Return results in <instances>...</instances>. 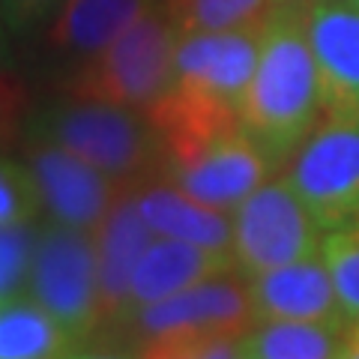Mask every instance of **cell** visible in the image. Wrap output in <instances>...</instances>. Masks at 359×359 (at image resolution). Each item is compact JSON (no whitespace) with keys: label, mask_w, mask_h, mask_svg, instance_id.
<instances>
[{"label":"cell","mask_w":359,"mask_h":359,"mask_svg":"<svg viewBox=\"0 0 359 359\" xmlns=\"http://www.w3.org/2000/svg\"><path fill=\"white\" fill-rule=\"evenodd\" d=\"M21 135L27 141L57 144L129 189L150 183L153 174L165 168L162 141L147 111L84 99L66 90L33 105L21 123Z\"/></svg>","instance_id":"7a4b0ae2"},{"label":"cell","mask_w":359,"mask_h":359,"mask_svg":"<svg viewBox=\"0 0 359 359\" xmlns=\"http://www.w3.org/2000/svg\"><path fill=\"white\" fill-rule=\"evenodd\" d=\"M117 327H123L129 339L141 344L162 335H245L255 327L249 285L240 269H231L180 290L174 297L132 309Z\"/></svg>","instance_id":"52a82bcc"},{"label":"cell","mask_w":359,"mask_h":359,"mask_svg":"<svg viewBox=\"0 0 359 359\" xmlns=\"http://www.w3.org/2000/svg\"><path fill=\"white\" fill-rule=\"evenodd\" d=\"M177 33H222L261 25L269 0H165Z\"/></svg>","instance_id":"d6986e66"},{"label":"cell","mask_w":359,"mask_h":359,"mask_svg":"<svg viewBox=\"0 0 359 359\" xmlns=\"http://www.w3.org/2000/svg\"><path fill=\"white\" fill-rule=\"evenodd\" d=\"M75 351L57 320L30 297L0 306V359H63Z\"/></svg>","instance_id":"ac0fdd59"},{"label":"cell","mask_w":359,"mask_h":359,"mask_svg":"<svg viewBox=\"0 0 359 359\" xmlns=\"http://www.w3.org/2000/svg\"><path fill=\"white\" fill-rule=\"evenodd\" d=\"M341 359H359V320L351 323V332H347V344Z\"/></svg>","instance_id":"4316f807"},{"label":"cell","mask_w":359,"mask_h":359,"mask_svg":"<svg viewBox=\"0 0 359 359\" xmlns=\"http://www.w3.org/2000/svg\"><path fill=\"white\" fill-rule=\"evenodd\" d=\"M261 25L222 33H180L171 90L240 117L261 57Z\"/></svg>","instance_id":"ba28073f"},{"label":"cell","mask_w":359,"mask_h":359,"mask_svg":"<svg viewBox=\"0 0 359 359\" xmlns=\"http://www.w3.org/2000/svg\"><path fill=\"white\" fill-rule=\"evenodd\" d=\"M231 255L245 278L320 255L327 237L287 177H269L257 186L231 212Z\"/></svg>","instance_id":"5b68a950"},{"label":"cell","mask_w":359,"mask_h":359,"mask_svg":"<svg viewBox=\"0 0 359 359\" xmlns=\"http://www.w3.org/2000/svg\"><path fill=\"white\" fill-rule=\"evenodd\" d=\"M21 159L36 186L42 219L75 231H96L117 198L129 189L57 144L25 138Z\"/></svg>","instance_id":"30bf717a"},{"label":"cell","mask_w":359,"mask_h":359,"mask_svg":"<svg viewBox=\"0 0 359 359\" xmlns=\"http://www.w3.org/2000/svg\"><path fill=\"white\" fill-rule=\"evenodd\" d=\"M13 33H9L6 21L0 18V105L9 96H15V75H13Z\"/></svg>","instance_id":"d4e9b609"},{"label":"cell","mask_w":359,"mask_h":359,"mask_svg":"<svg viewBox=\"0 0 359 359\" xmlns=\"http://www.w3.org/2000/svg\"><path fill=\"white\" fill-rule=\"evenodd\" d=\"M42 207L25 159L0 156V228L4 224L39 222Z\"/></svg>","instance_id":"603a6c76"},{"label":"cell","mask_w":359,"mask_h":359,"mask_svg":"<svg viewBox=\"0 0 359 359\" xmlns=\"http://www.w3.org/2000/svg\"><path fill=\"white\" fill-rule=\"evenodd\" d=\"M156 4L159 0H63L54 18L30 39L36 42L39 66L63 84Z\"/></svg>","instance_id":"8fae6325"},{"label":"cell","mask_w":359,"mask_h":359,"mask_svg":"<svg viewBox=\"0 0 359 359\" xmlns=\"http://www.w3.org/2000/svg\"><path fill=\"white\" fill-rule=\"evenodd\" d=\"M138 189V186H135ZM135 189H126L102 224L93 231L96 237V257H99V287H102V311L105 327H117L123 314L129 311V290L132 276L141 255L156 240L150 224L144 222Z\"/></svg>","instance_id":"5bb4252c"},{"label":"cell","mask_w":359,"mask_h":359,"mask_svg":"<svg viewBox=\"0 0 359 359\" xmlns=\"http://www.w3.org/2000/svg\"><path fill=\"white\" fill-rule=\"evenodd\" d=\"M273 6H309L311 0H269Z\"/></svg>","instance_id":"83f0119b"},{"label":"cell","mask_w":359,"mask_h":359,"mask_svg":"<svg viewBox=\"0 0 359 359\" xmlns=\"http://www.w3.org/2000/svg\"><path fill=\"white\" fill-rule=\"evenodd\" d=\"M257 320H302V323H351L335 294L323 255L285 264L269 273L245 278Z\"/></svg>","instance_id":"4fadbf2b"},{"label":"cell","mask_w":359,"mask_h":359,"mask_svg":"<svg viewBox=\"0 0 359 359\" xmlns=\"http://www.w3.org/2000/svg\"><path fill=\"white\" fill-rule=\"evenodd\" d=\"M39 222L4 224L0 228V306L27 297Z\"/></svg>","instance_id":"44dd1931"},{"label":"cell","mask_w":359,"mask_h":359,"mask_svg":"<svg viewBox=\"0 0 359 359\" xmlns=\"http://www.w3.org/2000/svg\"><path fill=\"white\" fill-rule=\"evenodd\" d=\"M231 269H237L231 252H216V249H204V245H195V243L156 237L147 245V252L141 255L138 266H135L132 290H129V311L150 306V302H159L165 297H174L180 290L192 287L198 282H207L212 276L231 273Z\"/></svg>","instance_id":"9a60e30c"},{"label":"cell","mask_w":359,"mask_h":359,"mask_svg":"<svg viewBox=\"0 0 359 359\" xmlns=\"http://www.w3.org/2000/svg\"><path fill=\"white\" fill-rule=\"evenodd\" d=\"M273 171V159L243 126L212 135L210 141L168 159L162 168L168 183L222 212L237 210Z\"/></svg>","instance_id":"9c48e42d"},{"label":"cell","mask_w":359,"mask_h":359,"mask_svg":"<svg viewBox=\"0 0 359 359\" xmlns=\"http://www.w3.org/2000/svg\"><path fill=\"white\" fill-rule=\"evenodd\" d=\"M63 359H138L129 351H120V347H84V351H72Z\"/></svg>","instance_id":"484cf974"},{"label":"cell","mask_w":359,"mask_h":359,"mask_svg":"<svg viewBox=\"0 0 359 359\" xmlns=\"http://www.w3.org/2000/svg\"><path fill=\"white\" fill-rule=\"evenodd\" d=\"M243 129L273 165H287L323 120L320 78L306 33V6H273L261 25V57L243 99Z\"/></svg>","instance_id":"6da1fadb"},{"label":"cell","mask_w":359,"mask_h":359,"mask_svg":"<svg viewBox=\"0 0 359 359\" xmlns=\"http://www.w3.org/2000/svg\"><path fill=\"white\" fill-rule=\"evenodd\" d=\"M306 33L318 63L323 117L359 114V4L311 0Z\"/></svg>","instance_id":"7c38bea8"},{"label":"cell","mask_w":359,"mask_h":359,"mask_svg":"<svg viewBox=\"0 0 359 359\" xmlns=\"http://www.w3.org/2000/svg\"><path fill=\"white\" fill-rule=\"evenodd\" d=\"M27 297L39 302L75 344L93 339L105 327L93 231H75L42 219Z\"/></svg>","instance_id":"277c9868"},{"label":"cell","mask_w":359,"mask_h":359,"mask_svg":"<svg viewBox=\"0 0 359 359\" xmlns=\"http://www.w3.org/2000/svg\"><path fill=\"white\" fill-rule=\"evenodd\" d=\"M243 359H252V356H243Z\"/></svg>","instance_id":"f546056e"},{"label":"cell","mask_w":359,"mask_h":359,"mask_svg":"<svg viewBox=\"0 0 359 359\" xmlns=\"http://www.w3.org/2000/svg\"><path fill=\"white\" fill-rule=\"evenodd\" d=\"M177 25L168 4L159 0L135 25L75 69L60 90L99 102H114L138 111H150L174 84Z\"/></svg>","instance_id":"3957f363"},{"label":"cell","mask_w":359,"mask_h":359,"mask_svg":"<svg viewBox=\"0 0 359 359\" xmlns=\"http://www.w3.org/2000/svg\"><path fill=\"white\" fill-rule=\"evenodd\" d=\"M285 177L323 231L359 222V114L323 117L287 162Z\"/></svg>","instance_id":"8992f818"},{"label":"cell","mask_w":359,"mask_h":359,"mask_svg":"<svg viewBox=\"0 0 359 359\" xmlns=\"http://www.w3.org/2000/svg\"><path fill=\"white\" fill-rule=\"evenodd\" d=\"M351 4H359V0H351Z\"/></svg>","instance_id":"f1b7e54d"},{"label":"cell","mask_w":359,"mask_h":359,"mask_svg":"<svg viewBox=\"0 0 359 359\" xmlns=\"http://www.w3.org/2000/svg\"><path fill=\"white\" fill-rule=\"evenodd\" d=\"M320 255L330 266L347 320H359V222L339 231H327Z\"/></svg>","instance_id":"ffe728a7"},{"label":"cell","mask_w":359,"mask_h":359,"mask_svg":"<svg viewBox=\"0 0 359 359\" xmlns=\"http://www.w3.org/2000/svg\"><path fill=\"white\" fill-rule=\"evenodd\" d=\"M63 0H0V18L15 42H30L54 18Z\"/></svg>","instance_id":"cb8c5ba5"},{"label":"cell","mask_w":359,"mask_h":359,"mask_svg":"<svg viewBox=\"0 0 359 359\" xmlns=\"http://www.w3.org/2000/svg\"><path fill=\"white\" fill-rule=\"evenodd\" d=\"M138 359H243V335H162L141 344Z\"/></svg>","instance_id":"7402d4cb"},{"label":"cell","mask_w":359,"mask_h":359,"mask_svg":"<svg viewBox=\"0 0 359 359\" xmlns=\"http://www.w3.org/2000/svg\"><path fill=\"white\" fill-rule=\"evenodd\" d=\"M135 201H138L141 216L156 237L195 243L216 252H231L233 243L231 212L201 204V201L186 195L183 189H177L168 180H150V183L138 186L135 189Z\"/></svg>","instance_id":"2e32d148"},{"label":"cell","mask_w":359,"mask_h":359,"mask_svg":"<svg viewBox=\"0 0 359 359\" xmlns=\"http://www.w3.org/2000/svg\"><path fill=\"white\" fill-rule=\"evenodd\" d=\"M351 323L257 320L243 335V356L252 359H341Z\"/></svg>","instance_id":"e0dca14e"}]
</instances>
